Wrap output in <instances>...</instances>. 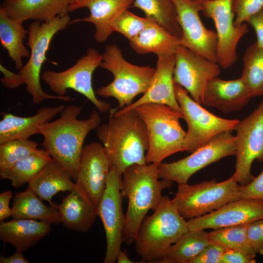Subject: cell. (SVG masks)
<instances>
[{"label": "cell", "mask_w": 263, "mask_h": 263, "mask_svg": "<svg viewBox=\"0 0 263 263\" xmlns=\"http://www.w3.org/2000/svg\"><path fill=\"white\" fill-rule=\"evenodd\" d=\"M100 67L111 72L113 79L97 89L95 93L104 97L114 98L119 108L129 106L135 97L147 91L156 70L150 66H140L129 62L115 44L105 47Z\"/></svg>", "instance_id": "obj_6"}, {"label": "cell", "mask_w": 263, "mask_h": 263, "mask_svg": "<svg viewBox=\"0 0 263 263\" xmlns=\"http://www.w3.org/2000/svg\"><path fill=\"white\" fill-rule=\"evenodd\" d=\"M0 263H29V261L23 255L22 252L16 250L12 255L8 257L1 256L0 257Z\"/></svg>", "instance_id": "obj_45"}, {"label": "cell", "mask_w": 263, "mask_h": 263, "mask_svg": "<svg viewBox=\"0 0 263 263\" xmlns=\"http://www.w3.org/2000/svg\"><path fill=\"white\" fill-rule=\"evenodd\" d=\"M109 112L108 122L97 128L96 136L105 149L110 169H115L122 175L132 165L147 164V130L134 109L118 113L116 108H111Z\"/></svg>", "instance_id": "obj_2"}, {"label": "cell", "mask_w": 263, "mask_h": 263, "mask_svg": "<svg viewBox=\"0 0 263 263\" xmlns=\"http://www.w3.org/2000/svg\"><path fill=\"white\" fill-rule=\"evenodd\" d=\"M174 55V84L181 86L194 101L202 104L207 86L219 76L220 66L182 45Z\"/></svg>", "instance_id": "obj_15"}, {"label": "cell", "mask_w": 263, "mask_h": 263, "mask_svg": "<svg viewBox=\"0 0 263 263\" xmlns=\"http://www.w3.org/2000/svg\"><path fill=\"white\" fill-rule=\"evenodd\" d=\"M56 208L61 223L75 231L87 232L98 216L97 208L76 183L74 188L62 199Z\"/></svg>", "instance_id": "obj_22"}, {"label": "cell", "mask_w": 263, "mask_h": 263, "mask_svg": "<svg viewBox=\"0 0 263 263\" xmlns=\"http://www.w3.org/2000/svg\"><path fill=\"white\" fill-rule=\"evenodd\" d=\"M65 107L64 105L43 107L35 114L27 117L1 112L0 144L14 139H29L31 136L39 134L41 127L59 114Z\"/></svg>", "instance_id": "obj_24"}, {"label": "cell", "mask_w": 263, "mask_h": 263, "mask_svg": "<svg viewBox=\"0 0 263 263\" xmlns=\"http://www.w3.org/2000/svg\"><path fill=\"white\" fill-rule=\"evenodd\" d=\"M122 175L121 190L123 196L128 199L123 241L130 245L134 243L148 212L157 208L163 190L170 188L173 182L159 180L158 165L153 163L132 165Z\"/></svg>", "instance_id": "obj_3"}, {"label": "cell", "mask_w": 263, "mask_h": 263, "mask_svg": "<svg viewBox=\"0 0 263 263\" xmlns=\"http://www.w3.org/2000/svg\"><path fill=\"white\" fill-rule=\"evenodd\" d=\"M175 63L174 55L158 57L155 72L147 91L129 106L118 110L116 108V112L123 113L145 103H154L167 105L182 113L176 98L173 81Z\"/></svg>", "instance_id": "obj_20"}, {"label": "cell", "mask_w": 263, "mask_h": 263, "mask_svg": "<svg viewBox=\"0 0 263 263\" xmlns=\"http://www.w3.org/2000/svg\"><path fill=\"white\" fill-rule=\"evenodd\" d=\"M73 0H4L0 7L11 19L48 22L68 14Z\"/></svg>", "instance_id": "obj_23"}, {"label": "cell", "mask_w": 263, "mask_h": 263, "mask_svg": "<svg viewBox=\"0 0 263 263\" xmlns=\"http://www.w3.org/2000/svg\"><path fill=\"white\" fill-rule=\"evenodd\" d=\"M211 242L205 230H188L169 247L158 263H190Z\"/></svg>", "instance_id": "obj_30"}, {"label": "cell", "mask_w": 263, "mask_h": 263, "mask_svg": "<svg viewBox=\"0 0 263 263\" xmlns=\"http://www.w3.org/2000/svg\"><path fill=\"white\" fill-rule=\"evenodd\" d=\"M172 1L182 33L180 45L217 63V35L215 31L206 28L200 19L202 3L189 0Z\"/></svg>", "instance_id": "obj_16"}, {"label": "cell", "mask_w": 263, "mask_h": 263, "mask_svg": "<svg viewBox=\"0 0 263 263\" xmlns=\"http://www.w3.org/2000/svg\"><path fill=\"white\" fill-rule=\"evenodd\" d=\"M240 199L254 198L263 200V170L245 186H240Z\"/></svg>", "instance_id": "obj_40"}, {"label": "cell", "mask_w": 263, "mask_h": 263, "mask_svg": "<svg viewBox=\"0 0 263 263\" xmlns=\"http://www.w3.org/2000/svg\"><path fill=\"white\" fill-rule=\"evenodd\" d=\"M233 0H211L202 3L201 12L213 21L217 38L216 62L221 68L231 67L238 58L237 47L248 31L245 23L234 24Z\"/></svg>", "instance_id": "obj_14"}, {"label": "cell", "mask_w": 263, "mask_h": 263, "mask_svg": "<svg viewBox=\"0 0 263 263\" xmlns=\"http://www.w3.org/2000/svg\"><path fill=\"white\" fill-rule=\"evenodd\" d=\"M81 110V107L75 105L65 107L57 119L44 124L39 130V134L43 137V149L75 180L85 138L101 122L95 111L87 119H78Z\"/></svg>", "instance_id": "obj_1"}, {"label": "cell", "mask_w": 263, "mask_h": 263, "mask_svg": "<svg viewBox=\"0 0 263 263\" xmlns=\"http://www.w3.org/2000/svg\"><path fill=\"white\" fill-rule=\"evenodd\" d=\"M129 43L132 49L138 54L153 53L159 57L175 55L180 45V38L154 23L144 29Z\"/></svg>", "instance_id": "obj_27"}, {"label": "cell", "mask_w": 263, "mask_h": 263, "mask_svg": "<svg viewBox=\"0 0 263 263\" xmlns=\"http://www.w3.org/2000/svg\"><path fill=\"white\" fill-rule=\"evenodd\" d=\"M247 224L213 229L208 233L209 239L225 249L242 250L255 257L257 254L251 246L247 236Z\"/></svg>", "instance_id": "obj_34"}, {"label": "cell", "mask_w": 263, "mask_h": 263, "mask_svg": "<svg viewBox=\"0 0 263 263\" xmlns=\"http://www.w3.org/2000/svg\"><path fill=\"white\" fill-rule=\"evenodd\" d=\"M235 170L231 176L240 186L254 178L251 168L254 160L263 162V101L235 128Z\"/></svg>", "instance_id": "obj_12"}, {"label": "cell", "mask_w": 263, "mask_h": 263, "mask_svg": "<svg viewBox=\"0 0 263 263\" xmlns=\"http://www.w3.org/2000/svg\"><path fill=\"white\" fill-rule=\"evenodd\" d=\"M247 236L255 253L263 255V219L248 223Z\"/></svg>", "instance_id": "obj_38"}, {"label": "cell", "mask_w": 263, "mask_h": 263, "mask_svg": "<svg viewBox=\"0 0 263 263\" xmlns=\"http://www.w3.org/2000/svg\"><path fill=\"white\" fill-rule=\"evenodd\" d=\"M28 32L22 22L10 18L0 7V43L18 70L23 66V58L30 56V52L23 43Z\"/></svg>", "instance_id": "obj_29"}, {"label": "cell", "mask_w": 263, "mask_h": 263, "mask_svg": "<svg viewBox=\"0 0 263 263\" xmlns=\"http://www.w3.org/2000/svg\"><path fill=\"white\" fill-rule=\"evenodd\" d=\"M176 99L188 126L183 146L184 151L192 153L217 135L234 131L239 122L217 116L201 106L188 95L183 87L174 84Z\"/></svg>", "instance_id": "obj_9"}, {"label": "cell", "mask_w": 263, "mask_h": 263, "mask_svg": "<svg viewBox=\"0 0 263 263\" xmlns=\"http://www.w3.org/2000/svg\"><path fill=\"white\" fill-rule=\"evenodd\" d=\"M53 160L48 152L43 149H37L27 157L20 160L6 172L0 175L2 179L11 181V185L18 188L38 174Z\"/></svg>", "instance_id": "obj_32"}, {"label": "cell", "mask_w": 263, "mask_h": 263, "mask_svg": "<svg viewBox=\"0 0 263 263\" xmlns=\"http://www.w3.org/2000/svg\"><path fill=\"white\" fill-rule=\"evenodd\" d=\"M0 71L3 74L0 78L2 85L8 89H16L24 84L22 76L19 74L14 73L0 65Z\"/></svg>", "instance_id": "obj_42"}, {"label": "cell", "mask_w": 263, "mask_h": 263, "mask_svg": "<svg viewBox=\"0 0 263 263\" xmlns=\"http://www.w3.org/2000/svg\"><path fill=\"white\" fill-rule=\"evenodd\" d=\"M254 30L258 45L263 48V8L246 21Z\"/></svg>", "instance_id": "obj_43"}, {"label": "cell", "mask_w": 263, "mask_h": 263, "mask_svg": "<svg viewBox=\"0 0 263 263\" xmlns=\"http://www.w3.org/2000/svg\"><path fill=\"white\" fill-rule=\"evenodd\" d=\"M188 230L172 199L163 196L153 213L143 219L134 241L141 263H158L169 247Z\"/></svg>", "instance_id": "obj_4"}, {"label": "cell", "mask_w": 263, "mask_h": 263, "mask_svg": "<svg viewBox=\"0 0 263 263\" xmlns=\"http://www.w3.org/2000/svg\"><path fill=\"white\" fill-rule=\"evenodd\" d=\"M190 0V1H193V2H198V3H202L205 2L206 1H209V0Z\"/></svg>", "instance_id": "obj_47"}, {"label": "cell", "mask_w": 263, "mask_h": 263, "mask_svg": "<svg viewBox=\"0 0 263 263\" xmlns=\"http://www.w3.org/2000/svg\"><path fill=\"white\" fill-rule=\"evenodd\" d=\"M134 0H73L69 8L72 12L87 8L90 15L71 21L70 24L86 22L95 27L94 39L98 43L105 42L114 32L111 24L119 15L132 6Z\"/></svg>", "instance_id": "obj_19"}, {"label": "cell", "mask_w": 263, "mask_h": 263, "mask_svg": "<svg viewBox=\"0 0 263 263\" xmlns=\"http://www.w3.org/2000/svg\"><path fill=\"white\" fill-rule=\"evenodd\" d=\"M102 61V54L94 48L87 49L85 55L71 67L61 72L46 70L41 79L55 94L65 96L68 89H72L90 100L101 113L110 110L109 103L98 99L93 84V75Z\"/></svg>", "instance_id": "obj_10"}, {"label": "cell", "mask_w": 263, "mask_h": 263, "mask_svg": "<svg viewBox=\"0 0 263 263\" xmlns=\"http://www.w3.org/2000/svg\"><path fill=\"white\" fill-rule=\"evenodd\" d=\"M263 219V200L244 198L227 203L202 216L187 221L188 230L216 229Z\"/></svg>", "instance_id": "obj_18"}, {"label": "cell", "mask_w": 263, "mask_h": 263, "mask_svg": "<svg viewBox=\"0 0 263 263\" xmlns=\"http://www.w3.org/2000/svg\"><path fill=\"white\" fill-rule=\"evenodd\" d=\"M144 122L147 130L149 148L147 164L157 165L168 156L184 151L186 132L180 123L182 113L160 103H145L134 109Z\"/></svg>", "instance_id": "obj_5"}, {"label": "cell", "mask_w": 263, "mask_h": 263, "mask_svg": "<svg viewBox=\"0 0 263 263\" xmlns=\"http://www.w3.org/2000/svg\"><path fill=\"white\" fill-rule=\"evenodd\" d=\"M235 151L232 131L223 132L189 156L171 163L159 164V177L178 184L188 183L195 173L224 157L235 155Z\"/></svg>", "instance_id": "obj_11"}, {"label": "cell", "mask_w": 263, "mask_h": 263, "mask_svg": "<svg viewBox=\"0 0 263 263\" xmlns=\"http://www.w3.org/2000/svg\"><path fill=\"white\" fill-rule=\"evenodd\" d=\"M41 198L29 188L14 197L12 215L14 219L40 221L50 224L61 223L56 207L45 205Z\"/></svg>", "instance_id": "obj_28"}, {"label": "cell", "mask_w": 263, "mask_h": 263, "mask_svg": "<svg viewBox=\"0 0 263 263\" xmlns=\"http://www.w3.org/2000/svg\"><path fill=\"white\" fill-rule=\"evenodd\" d=\"M263 8V0H233L234 24L239 26Z\"/></svg>", "instance_id": "obj_37"}, {"label": "cell", "mask_w": 263, "mask_h": 263, "mask_svg": "<svg viewBox=\"0 0 263 263\" xmlns=\"http://www.w3.org/2000/svg\"><path fill=\"white\" fill-rule=\"evenodd\" d=\"M240 199V185L231 177L221 182L212 179L191 185L178 184L172 200L180 215L185 220H189Z\"/></svg>", "instance_id": "obj_8"}, {"label": "cell", "mask_w": 263, "mask_h": 263, "mask_svg": "<svg viewBox=\"0 0 263 263\" xmlns=\"http://www.w3.org/2000/svg\"><path fill=\"white\" fill-rule=\"evenodd\" d=\"M154 23L152 20L137 16L127 9L116 18L111 26L114 32L120 33L130 41Z\"/></svg>", "instance_id": "obj_36"}, {"label": "cell", "mask_w": 263, "mask_h": 263, "mask_svg": "<svg viewBox=\"0 0 263 263\" xmlns=\"http://www.w3.org/2000/svg\"><path fill=\"white\" fill-rule=\"evenodd\" d=\"M255 258L242 250L225 249L220 263H255Z\"/></svg>", "instance_id": "obj_41"}, {"label": "cell", "mask_w": 263, "mask_h": 263, "mask_svg": "<svg viewBox=\"0 0 263 263\" xmlns=\"http://www.w3.org/2000/svg\"><path fill=\"white\" fill-rule=\"evenodd\" d=\"M51 224L37 220L13 219L0 222V239L24 252L36 245L48 235Z\"/></svg>", "instance_id": "obj_25"}, {"label": "cell", "mask_w": 263, "mask_h": 263, "mask_svg": "<svg viewBox=\"0 0 263 263\" xmlns=\"http://www.w3.org/2000/svg\"><path fill=\"white\" fill-rule=\"evenodd\" d=\"M13 197L11 190L4 191L0 193V222L12 215V208H10V201Z\"/></svg>", "instance_id": "obj_44"}, {"label": "cell", "mask_w": 263, "mask_h": 263, "mask_svg": "<svg viewBox=\"0 0 263 263\" xmlns=\"http://www.w3.org/2000/svg\"><path fill=\"white\" fill-rule=\"evenodd\" d=\"M116 262L117 263H134L135 262L132 261L128 257L126 249L124 250H120L119 252L117 258Z\"/></svg>", "instance_id": "obj_46"}, {"label": "cell", "mask_w": 263, "mask_h": 263, "mask_svg": "<svg viewBox=\"0 0 263 263\" xmlns=\"http://www.w3.org/2000/svg\"><path fill=\"white\" fill-rule=\"evenodd\" d=\"M225 249L211 242L190 263H220Z\"/></svg>", "instance_id": "obj_39"}, {"label": "cell", "mask_w": 263, "mask_h": 263, "mask_svg": "<svg viewBox=\"0 0 263 263\" xmlns=\"http://www.w3.org/2000/svg\"><path fill=\"white\" fill-rule=\"evenodd\" d=\"M122 174L110 169L105 192L97 206V216L101 219L106 237V250L104 263H114L121 250L126 223V214L122 206Z\"/></svg>", "instance_id": "obj_13"}, {"label": "cell", "mask_w": 263, "mask_h": 263, "mask_svg": "<svg viewBox=\"0 0 263 263\" xmlns=\"http://www.w3.org/2000/svg\"><path fill=\"white\" fill-rule=\"evenodd\" d=\"M241 76L252 97L263 95V48L256 42L245 50Z\"/></svg>", "instance_id": "obj_33"}, {"label": "cell", "mask_w": 263, "mask_h": 263, "mask_svg": "<svg viewBox=\"0 0 263 263\" xmlns=\"http://www.w3.org/2000/svg\"><path fill=\"white\" fill-rule=\"evenodd\" d=\"M71 21V18L67 14L58 16L48 22L34 21L27 26L28 40L26 44L30 48V56L19 73L35 104H39L47 99L65 102L72 100L69 95L59 96L46 93L43 90L40 81L42 66L45 61H48L46 55L52 39L58 32L66 29L70 25Z\"/></svg>", "instance_id": "obj_7"}, {"label": "cell", "mask_w": 263, "mask_h": 263, "mask_svg": "<svg viewBox=\"0 0 263 263\" xmlns=\"http://www.w3.org/2000/svg\"><path fill=\"white\" fill-rule=\"evenodd\" d=\"M38 144L29 139H14L0 144V175L38 149Z\"/></svg>", "instance_id": "obj_35"}, {"label": "cell", "mask_w": 263, "mask_h": 263, "mask_svg": "<svg viewBox=\"0 0 263 263\" xmlns=\"http://www.w3.org/2000/svg\"><path fill=\"white\" fill-rule=\"evenodd\" d=\"M110 171L109 160L103 145L93 142L84 145L75 181L96 208L105 192Z\"/></svg>", "instance_id": "obj_17"}, {"label": "cell", "mask_w": 263, "mask_h": 263, "mask_svg": "<svg viewBox=\"0 0 263 263\" xmlns=\"http://www.w3.org/2000/svg\"><path fill=\"white\" fill-rule=\"evenodd\" d=\"M252 97L241 77L226 80L217 76L208 83L202 104L227 113L241 110Z\"/></svg>", "instance_id": "obj_21"}, {"label": "cell", "mask_w": 263, "mask_h": 263, "mask_svg": "<svg viewBox=\"0 0 263 263\" xmlns=\"http://www.w3.org/2000/svg\"><path fill=\"white\" fill-rule=\"evenodd\" d=\"M71 174L62 165L53 160L28 183V188L40 198L56 207L52 197L59 192L71 191L75 183L72 181Z\"/></svg>", "instance_id": "obj_26"}, {"label": "cell", "mask_w": 263, "mask_h": 263, "mask_svg": "<svg viewBox=\"0 0 263 263\" xmlns=\"http://www.w3.org/2000/svg\"><path fill=\"white\" fill-rule=\"evenodd\" d=\"M170 34L181 38L182 33L172 0H134L132 6Z\"/></svg>", "instance_id": "obj_31"}]
</instances>
